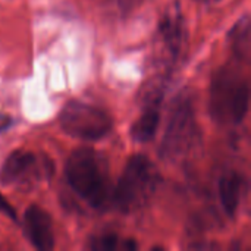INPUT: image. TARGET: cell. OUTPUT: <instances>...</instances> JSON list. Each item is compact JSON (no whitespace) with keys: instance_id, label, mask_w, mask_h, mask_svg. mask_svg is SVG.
<instances>
[{"instance_id":"3","label":"cell","mask_w":251,"mask_h":251,"mask_svg":"<svg viewBox=\"0 0 251 251\" xmlns=\"http://www.w3.org/2000/svg\"><path fill=\"white\" fill-rule=\"evenodd\" d=\"M250 106L247 79L232 66H224L213 76L210 110L219 124H241Z\"/></svg>"},{"instance_id":"6","label":"cell","mask_w":251,"mask_h":251,"mask_svg":"<svg viewBox=\"0 0 251 251\" xmlns=\"http://www.w3.org/2000/svg\"><path fill=\"white\" fill-rule=\"evenodd\" d=\"M60 125L71 137L94 141L110 132L112 118L100 107L74 100L62 109Z\"/></svg>"},{"instance_id":"9","label":"cell","mask_w":251,"mask_h":251,"mask_svg":"<svg viewBox=\"0 0 251 251\" xmlns=\"http://www.w3.org/2000/svg\"><path fill=\"white\" fill-rule=\"evenodd\" d=\"M244 188L243 176L235 171H228L222 175L219 181V196L224 210L229 216H235Z\"/></svg>"},{"instance_id":"7","label":"cell","mask_w":251,"mask_h":251,"mask_svg":"<svg viewBox=\"0 0 251 251\" xmlns=\"http://www.w3.org/2000/svg\"><path fill=\"white\" fill-rule=\"evenodd\" d=\"M53 172L47 159L38 157L28 150H16L7 156L0 171V182L6 185H24L38 182L49 178Z\"/></svg>"},{"instance_id":"12","label":"cell","mask_w":251,"mask_h":251,"mask_svg":"<svg viewBox=\"0 0 251 251\" xmlns=\"http://www.w3.org/2000/svg\"><path fill=\"white\" fill-rule=\"evenodd\" d=\"M88 247L94 251H115V250H135L137 244L134 240H121L116 234H103L93 237Z\"/></svg>"},{"instance_id":"1","label":"cell","mask_w":251,"mask_h":251,"mask_svg":"<svg viewBox=\"0 0 251 251\" xmlns=\"http://www.w3.org/2000/svg\"><path fill=\"white\" fill-rule=\"evenodd\" d=\"M66 178L72 190L96 209L112 201V185L106 159L91 149L75 150L66 163Z\"/></svg>"},{"instance_id":"10","label":"cell","mask_w":251,"mask_h":251,"mask_svg":"<svg viewBox=\"0 0 251 251\" xmlns=\"http://www.w3.org/2000/svg\"><path fill=\"white\" fill-rule=\"evenodd\" d=\"M160 122V104H147L143 106V112L140 118L134 122L131 128V137L137 143L150 141L159 126Z\"/></svg>"},{"instance_id":"13","label":"cell","mask_w":251,"mask_h":251,"mask_svg":"<svg viewBox=\"0 0 251 251\" xmlns=\"http://www.w3.org/2000/svg\"><path fill=\"white\" fill-rule=\"evenodd\" d=\"M0 213H3L4 216L10 218L12 221H16V219H18L15 209L10 206V203H9V201H7L1 194H0Z\"/></svg>"},{"instance_id":"4","label":"cell","mask_w":251,"mask_h":251,"mask_svg":"<svg viewBox=\"0 0 251 251\" xmlns=\"http://www.w3.org/2000/svg\"><path fill=\"white\" fill-rule=\"evenodd\" d=\"M199 137L193 99L182 93L171 106L168 125L160 143V156L165 160H179L191 151Z\"/></svg>"},{"instance_id":"15","label":"cell","mask_w":251,"mask_h":251,"mask_svg":"<svg viewBox=\"0 0 251 251\" xmlns=\"http://www.w3.org/2000/svg\"><path fill=\"white\" fill-rule=\"evenodd\" d=\"M197 1H200V3H218L221 0H197Z\"/></svg>"},{"instance_id":"14","label":"cell","mask_w":251,"mask_h":251,"mask_svg":"<svg viewBox=\"0 0 251 251\" xmlns=\"http://www.w3.org/2000/svg\"><path fill=\"white\" fill-rule=\"evenodd\" d=\"M12 124H13V119H12L9 115L0 113V134H1L3 131H6L9 126H12Z\"/></svg>"},{"instance_id":"2","label":"cell","mask_w":251,"mask_h":251,"mask_svg":"<svg viewBox=\"0 0 251 251\" xmlns=\"http://www.w3.org/2000/svg\"><path fill=\"white\" fill-rule=\"evenodd\" d=\"M159 184L160 174L154 163L147 156L135 154L125 165L112 201L122 213L138 212L153 199Z\"/></svg>"},{"instance_id":"11","label":"cell","mask_w":251,"mask_h":251,"mask_svg":"<svg viewBox=\"0 0 251 251\" xmlns=\"http://www.w3.org/2000/svg\"><path fill=\"white\" fill-rule=\"evenodd\" d=\"M250 18L246 15L243 19H240L232 31L229 32V40L232 44V49L240 60L247 62L250 59Z\"/></svg>"},{"instance_id":"5","label":"cell","mask_w":251,"mask_h":251,"mask_svg":"<svg viewBox=\"0 0 251 251\" xmlns=\"http://www.w3.org/2000/svg\"><path fill=\"white\" fill-rule=\"evenodd\" d=\"M187 46V24L178 0L166 7L156 37V74L171 76L172 68L181 59Z\"/></svg>"},{"instance_id":"8","label":"cell","mask_w":251,"mask_h":251,"mask_svg":"<svg viewBox=\"0 0 251 251\" xmlns=\"http://www.w3.org/2000/svg\"><path fill=\"white\" fill-rule=\"evenodd\" d=\"M24 219H25V234L29 243L37 250H53L54 234H53V222L50 215L38 206H29L25 212Z\"/></svg>"}]
</instances>
